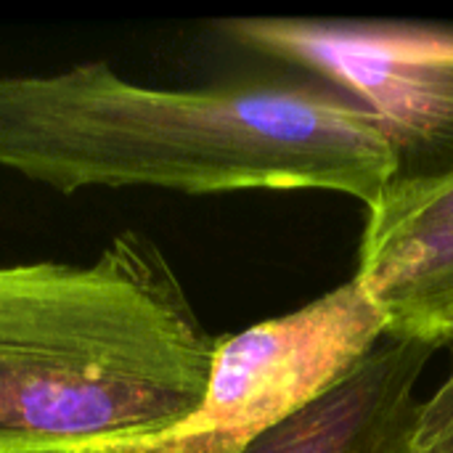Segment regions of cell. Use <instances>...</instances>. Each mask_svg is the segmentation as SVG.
Masks as SVG:
<instances>
[{"mask_svg":"<svg viewBox=\"0 0 453 453\" xmlns=\"http://www.w3.org/2000/svg\"><path fill=\"white\" fill-rule=\"evenodd\" d=\"M215 345L143 234L85 265H0V453H117L173 430L199 409Z\"/></svg>","mask_w":453,"mask_h":453,"instance_id":"cell-2","label":"cell"},{"mask_svg":"<svg viewBox=\"0 0 453 453\" xmlns=\"http://www.w3.org/2000/svg\"><path fill=\"white\" fill-rule=\"evenodd\" d=\"M435 350L388 334L345 382L244 453H414L422 414L417 385Z\"/></svg>","mask_w":453,"mask_h":453,"instance_id":"cell-6","label":"cell"},{"mask_svg":"<svg viewBox=\"0 0 453 453\" xmlns=\"http://www.w3.org/2000/svg\"><path fill=\"white\" fill-rule=\"evenodd\" d=\"M451 366L433 398L422 401L414 453H453V340Z\"/></svg>","mask_w":453,"mask_h":453,"instance_id":"cell-7","label":"cell"},{"mask_svg":"<svg viewBox=\"0 0 453 453\" xmlns=\"http://www.w3.org/2000/svg\"><path fill=\"white\" fill-rule=\"evenodd\" d=\"M0 167L61 194L316 188L369 210L398 157L380 119L326 82L151 88L85 61L0 77Z\"/></svg>","mask_w":453,"mask_h":453,"instance_id":"cell-1","label":"cell"},{"mask_svg":"<svg viewBox=\"0 0 453 453\" xmlns=\"http://www.w3.org/2000/svg\"><path fill=\"white\" fill-rule=\"evenodd\" d=\"M388 334L443 348L453 340V170L395 178L369 207L353 276Z\"/></svg>","mask_w":453,"mask_h":453,"instance_id":"cell-5","label":"cell"},{"mask_svg":"<svg viewBox=\"0 0 453 453\" xmlns=\"http://www.w3.org/2000/svg\"><path fill=\"white\" fill-rule=\"evenodd\" d=\"M215 27L231 42L300 66L366 106L398 157L395 178L453 170V27L292 16L226 19Z\"/></svg>","mask_w":453,"mask_h":453,"instance_id":"cell-4","label":"cell"},{"mask_svg":"<svg viewBox=\"0 0 453 453\" xmlns=\"http://www.w3.org/2000/svg\"><path fill=\"white\" fill-rule=\"evenodd\" d=\"M385 337V313L350 279L300 311L218 337L199 409L117 453H244L345 382Z\"/></svg>","mask_w":453,"mask_h":453,"instance_id":"cell-3","label":"cell"}]
</instances>
